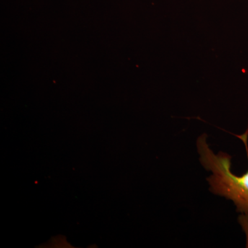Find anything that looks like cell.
Wrapping results in <instances>:
<instances>
[{
	"label": "cell",
	"mask_w": 248,
	"mask_h": 248,
	"mask_svg": "<svg viewBox=\"0 0 248 248\" xmlns=\"http://www.w3.org/2000/svg\"><path fill=\"white\" fill-rule=\"evenodd\" d=\"M197 148L201 164L212 172L207 179L210 191L233 202L236 211L248 215V170L241 176L233 174L231 156L223 152L215 154L209 147L205 134L197 139Z\"/></svg>",
	"instance_id": "obj_1"
},
{
	"label": "cell",
	"mask_w": 248,
	"mask_h": 248,
	"mask_svg": "<svg viewBox=\"0 0 248 248\" xmlns=\"http://www.w3.org/2000/svg\"><path fill=\"white\" fill-rule=\"evenodd\" d=\"M238 221H239L240 226H241L245 234H246V247L248 248V215L241 214L239 217V218H238Z\"/></svg>",
	"instance_id": "obj_2"
}]
</instances>
